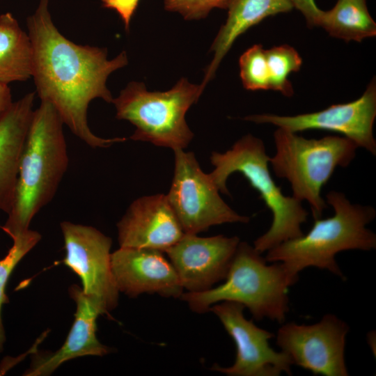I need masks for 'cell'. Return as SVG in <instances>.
I'll list each match as a JSON object with an SVG mask.
<instances>
[{
    "mask_svg": "<svg viewBox=\"0 0 376 376\" xmlns=\"http://www.w3.org/2000/svg\"><path fill=\"white\" fill-rule=\"evenodd\" d=\"M269 74V89L279 91L290 97L293 89L288 77L300 70L302 59L298 52L286 45L274 47L265 50Z\"/></svg>",
    "mask_w": 376,
    "mask_h": 376,
    "instance_id": "cell-21",
    "label": "cell"
},
{
    "mask_svg": "<svg viewBox=\"0 0 376 376\" xmlns=\"http://www.w3.org/2000/svg\"><path fill=\"white\" fill-rule=\"evenodd\" d=\"M10 89L8 84L0 83V120L13 104Z\"/></svg>",
    "mask_w": 376,
    "mask_h": 376,
    "instance_id": "cell-27",
    "label": "cell"
},
{
    "mask_svg": "<svg viewBox=\"0 0 376 376\" xmlns=\"http://www.w3.org/2000/svg\"><path fill=\"white\" fill-rule=\"evenodd\" d=\"M348 325L328 313L317 323L283 324L278 330L276 344L296 364L314 375L347 376L345 360Z\"/></svg>",
    "mask_w": 376,
    "mask_h": 376,
    "instance_id": "cell-9",
    "label": "cell"
},
{
    "mask_svg": "<svg viewBox=\"0 0 376 376\" xmlns=\"http://www.w3.org/2000/svg\"><path fill=\"white\" fill-rule=\"evenodd\" d=\"M326 203L334 214L315 219L306 234L281 243L267 251V263H282L290 274L299 279V273L309 267L326 269L345 279L336 260V255L347 250L370 251L376 248V235L366 226L376 216L370 205L352 203L340 191L326 194Z\"/></svg>",
    "mask_w": 376,
    "mask_h": 376,
    "instance_id": "cell-3",
    "label": "cell"
},
{
    "mask_svg": "<svg viewBox=\"0 0 376 376\" xmlns=\"http://www.w3.org/2000/svg\"><path fill=\"white\" fill-rule=\"evenodd\" d=\"M35 93L16 102L0 120V210L13 206L20 158L33 113Z\"/></svg>",
    "mask_w": 376,
    "mask_h": 376,
    "instance_id": "cell-17",
    "label": "cell"
},
{
    "mask_svg": "<svg viewBox=\"0 0 376 376\" xmlns=\"http://www.w3.org/2000/svg\"><path fill=\"white\" fill-rule=\"evenodd\" d=\"M117 227L120 247L164 253L185 234L166 195L162 194L134 201Z\"/></svg>",
    "mask_w": 376,
    "mask_h": 376,
    "instance_id": "cell-15",
    "label": "cell"
},
{
    "mask_svg": "<svg viewBox=\"0 0 376 376\" xmlns=\"http://www.w3.org/2000/svg\"><path fill=\"white\" fill-rule=\"evenodd\" d=\"M174 153V175L166 196L185 233L198 234L212 226L250 221L224 202L193 152L180 149Z\"/></svg>",
    "mask_w": 376,
    "mask_h": 376,
    "instance_id": "cell-8",
    "label": "cell"
},
{
    "mask_svg": "<svg viewBox=\"0 0 376 376\" xmlns=\"http://www.w3.org/2000/svg\"><path fill=\"white\" fill-rule=\"evenodd\" d=\"M231 0H164L166 10L178 12L185 19L205 18L214 8H228Z\"/></svg>",
    "mask_w": 376,
    "mask_h": 376,
    "instance_id": "cell-24",
    "label": "cell"
},
{
    "mask_svg": "<svg viewBox=\"0 0 376 376\" xmlns=\"http://www.w3.org/2000/svg\"><path fill=\"white\" fill-rule=\"evenodd\" d=\"M13 244L7 255L0 260V352L3 350L5 342V332L1 320V308L8 302L5 289L9 277L19 261L40 240L41 235L35 230L29 229L12 238Z\"/></svg>",
    "mask_w": 376,
    "mask_h": 376,
    "instance_id": "cell-22",
    "label": "cell"
},
{
    "mask_svg": "<svg viewBox=\"0 0 376 376\" xmlns=\"http://www.w3.org/2000/svg\"><path fill=\"white\" fill-rule=\"evenodd\" d=\"M69 292L76 303L77 310L64 344L54 352L36 355L26 375H49L67 361L84 356L102 357L110 352V348L102 344L96 336V320L103 314L102 310L78 285H72Z\"/></svg>",
    "mask_w": 376,
    "mask_h": 376,
    "instance_id": "cell-16",
    "label": "cell"
},
{
    "mask_svg": "<svg viewBox=\"0 0 376 376\" xmlns=\"http://www.w3.org/2000/svg\"><path fill=\"white\" fill-rule=\"evenodd\" d=\"M204 88L181 78L170 90L148 91L142 82L131 81L113 98L119 120L130 122L135 130L130 139L155 146L183 150L194 134L185 115Z\"/></svg>",
    "mask_w": 376,
    "mask_h": 376,
    "instance_id": "cell-7",
    "label": "cell"
},
{
    "mask_svg": "<svg viewBox=\"0 0 376 376\" xmlns=\"http://www.w3.org/2000/svg\"><path fill=\"white\" fill-rule=\"evenodd\" d=\"M274 141L276 152L269 163L275 175L289 182L293 197L308 203L314 219L321 218L327 206L322 188L337 167L350 165L358 146L343 136L306 139L279 127Z\"/></svg>",
    "mask_w": 376,
    "mask_h": 376,
    "instance_id": "cell-6",
    "label": "cell"
},
{
    "mask_svg": "<svg viewBox=\"0 0 376 376\" xmlns=\"http://www.w3.org/2000/svg\"><path fill=\"white\" fill-rule=\"evenodd\" d=\"M49 0H40L34 14L27 18L28 35L33 49L32 77L41 102L50 103L71 132L92 148H108L126 140L104 139L89 128L90 102L101 98L112 103L107 87L108 77L128 63L125 52L107 59L105 48L77 45L66 38L53 23Z\"/></svg>",
    "mask_w": 376,
    "mask_h": 376,
    "instance_id": "cell-1",
    "label": "cell"
},
{
    "mask_svg": "<svg viewBox=\"0 0 376 376\" xmlns=\"http://www.w3.org/2000/svg\"><path fill=\"white\" fill-rule=\"evenodd\" d=\"M164 252L150 249L120 247L111 253V269L118 291L134 297L156 293L180 297L183 288Z\"/></svg>",
    "mask_w": 376,
    "mask_h": 376,
    "instance_id": "cell-14",
    "label": "cell"
},
{
    "mask_svg": "<svg viewBox=\"0 0 376 376\" xmlns=\"http://www.w3.org/2000/svg\"><path fill=\"white\" fill-rule=\"evenodd\" d=\"M318 26L331 36L347 42H361L376 35V24L371 17L366 0H338L329 10H322Z\"/></svg>",
    "mask_w": 376,
    "mask_h": 376,
    "instance_id": "cell-20",
    "label": "cell"
},
{
    "mask_svg": "<svg viewBox=\"0 0 376 376\" xmlns=\"http://www.w3.org/2000/svg\"><path fill=\"white\" fill-rule=\"evenodd\" d=\"M105 8L114 10L123 20L126 31L140 0H100Z\"/></svg>",
    "mask_w": 376,
    "mask_h": 376,
    "instance_id": "cell-25",
    "label": "cell"
},
{
    "mask_svg": "<svg viewBox=\"0 0 376 376\" xmlns=\"http://www.w3.org/2000/svg\"><path fill=\"white\" fill-rule=\"evenodd\" d=\"M64 123L49 102L34 110L20 158L15 198L1 227L11 238L29 229L54 198L68 166Z\"/></svg>",
    "mask_w": 376,
    "mask_h": 376,
    "instance_id": "cell-2",
    "label": "cell"
},
{
    "mask_svg": "<svg viewBox=\"0 0 376 376\" xmlns=\"http://www.w3.org/2000/svg\"><path fill=\"white\" fill-rule=\"evenodd\" d=\"M290 1L293 8L303 14L308 26L313 27L318 25L322 10L318 8L314 0H290Z\"/></svg>",
    "mask_w": 376,
    "mask_h": 376,
    "instance_id": "cell-26",
    "label": "cell"
},
{
    "mask_svg": "<svg viewBox=\"0 0 376 376\" xmlns=\"http://www.w3.org/2000/svg\"><path fill=\"white\" fill-rule=\"evenodd\" d=\"M65 257L63 263L80 278L83 292L109 315L118 301L111 269V240L88 226L63 221Z\"/></svg>",
    "mask_w": 376,
    "mask_h": 376,
    "instance_id": "cell-10",
    "label": "cell"
},
{
    "mask_svg": "<svg viewBox=\"0 0 376 376\" xmlns=\"http://www.w3.org/2000/svg\"><path fill=\"white\" fill-rule=\"evenodd\" d=\"M269 159L263 141L252 134L242 137L226 152H213L210 156L214 169L209 174L220 192L229 194L228 178L233 173H240L272 212L269 228L253 242V248L261 254L301 236V225L308 216L301 201L285 196L276 184L269 169Z\"/></svg>",
    "mask_w": 376,
    "mask_h": 376,
    "instance_id": "cell-5",
    "label": "cell"
},
{
    "mask_svg": "<svg viewBox=\"0 0 376 376\" xmlns=\"http://www.w3.org/2000/svg\"><path fill=\"white\" fill-rule=\"evenodd\" d=\"M33 49L28 33L10 13L0 15V83L32 77Z\"/></svg>",
    "mask_w": 376,
    "mask_h": 376,
    "instance_id": "cell-19",
    "label": "cell"
},
{
    "mask_svg": "<svg viewBox=\"0 0 376 376\" xmlns=\"http://www.w3.org/2000/svg\"><path fill=\"white\" fill-rule=\"evenodd\" d=\"M228 8L226 22L211 46L214 56L201 84L203 88L240 35L269 16L290 11L293 6L290 0H231Z\"/></svg>",
    "mask_w": 376,
    "mask_h": 376,
    "instance_id": "cell-18",
    "label": "cell"
},
{
    "mask_svg": "<svg viewBox=\"0 0 376 376\" xmlns=\"http://www.w3.org/2000/svg\"><path fill=\"white\" fill-rule=\"evenodd\" d=\"M240 242L237 236L199 237L185 233L166 253L183 289L207 290L225 279Z\"/></svg>",
    "mask_w": 376,
    "mask_h": 376,
    "instance_id": "cell-13",
    "label": "cell"
},
{
    "mask_svg": "<svg viewBox=\"0 0 376 376\" xmlns=\"http://www.w3.org/2000/svg\"><path fill=\"white\" fill-rule=\"evenodd\" d=\"M376 117V84L373 79L357 100L333 104L323 110L295 116L263 113L247 116L244 120L267 123L297 133L308 130H329L343 134L357 146L376 155L373 125Z\"/></svg>",
    "mask_w": 376,
    "mask_h": 376,
    "instance_id": "cell-11",
    "label": "cell"
},
{
    "mask_svg": "<svg viewBox=\"0 0 376 376\" xmlns=\"http://www.w3.org/2000/svg\"><path fill=\"white\" fill-rule=\"evenodd\" d=\"M244 308L240 303L225 301L209 308L220 320L237 348L231 366L214 364L211 369L230 376H279L283 373L291 375L292 359L271 347L269 341L274 334L246 320Z\"/></svg>",
    "mask_w": 376,
    "mask_h": 376,
    "instance_id": "cell-12",
    "label": "cell"
},
{
    "mask_svg": "<svg viewBox=\"0 0 376 376\" xmlns=\"http://www.w3.org/2000/svg\"><path fill=\"white\" fill-rule=\"evenodd\" d=\"M240 77L246 89H269V74L265 49L254 45L245 51L239 59Z\"/></svg>",
    "mask_w": 376,
    "mask_h": 376,
    "instance_id": "cell-23",
    "label": "cell"
},
{
    "mask_svg": "<svg viewBox=\"0 0 376 376\" xmlns=\"http://www.w3.org/2000/svg\"><path fill=\"white\" fill-rule=\"evenodd\" d=\"M267 263L253 246L240 242L223 284L202 292H182L180 298L196 313L207 312L214 304L229 301L246 307L257 320L283 322L289 311L288 290L298 279L282 263Z\"/></svg>",
    "mask_w": 376,
    "mask_h": 376,
    "instance_id": "cell-4",
    "label": "cell"
}]
</instances>
